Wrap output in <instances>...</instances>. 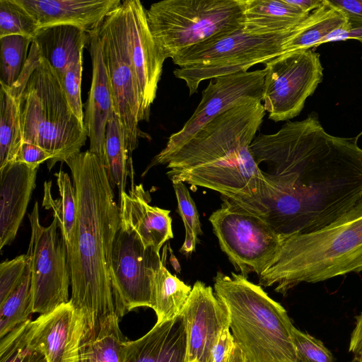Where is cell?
Listing matches in <instances>:
<instances>
[{
    "mask_svg": "<svg viewBox=\"0 0 362 362\" xmlns=\"http://www.w3.org/2000/svg\"><path fill=\"white\" fill-rule=\"evenodd\" d=\"M357 137L325 132L317 115L256 135L250 151L266 181L257 215L281 238L314 232L362 202V148Z\"/></svg>",
    "mask_w": 362,
    "mask_h": 362,
    "instance_id": "6da1fadb",
    "label": "cell"
},
{
    "mask_svg": "<svg viewBox=\"0 0 362 362\" xmlns=\"http://www.w3.org/2000/svg\"><path fill=\"white\" fill-rule=\"evenodd\" d=\"M76 199V221L66 246L70 301L84 320L83 337L116 314L112 255L121 218L104 161L89 150L66 160Z\"/></svg>",
    "mask_w": 362,
    "mask_h": 362,
    "instance_id": "7a4b0ae2",
    "label": "cell"
},
{
    "mask_svg": "<svg viewBox=\"0 0 362 362\" xmlns=\"http://www.w3.org/2000/svg\"><path fill=\"white\" fill-rule=\"evenodd\" d=\"M265 112L261 100L247 98L215 117L169 158L170 180L216 191L257 214L266 181L250 146Z\"/></svg>",
    "mask_w": 362,
    "mask_h": 362,
    "instance_id": "3957f363",
    "label": "cell"
},
{
    "mask_svg": "<svg viewBox=\"0 0 362 362\" xmlns=\"http://www.w3.org/2000/svg\"><path fill=\"white\" fill-rule=\"evenodd\" d=\"M362 272V202L323 228L282 238L273 263L259 285H275L285 296L300 283H317Z\"/></svg>",
    "mask_w": 362,
    "mask_h": 362,
    "instance_id": "277c9868",
    "label": "cell"
},
{
    "mask_svg": "<svg viewBox=\"0 0 362 362\" xmlns=\"http://www.w3.org/2000/svg\"><path fill=\"white\" fill-rule=\"evenodd\" d=\"M214 291L226 306L234 341L245 362H300L284 308L242 274L221 272Z\"/></svg>",
    "mask_w": 362,
    "mask_h": 362,
    "instance_id": "5b68a950",
    "label": "cell"
},
{
    "mask_svg": "<svg viewBox=\"0 0 362 362\" xmlns=\"http://www.w3.org/2000/svg\"><path fill=\"white\" fill-rule=\"evenodd\" d=\"M20 110L23 142L52 156L49 170L86 144L83 123L72 112L55 71L40 54L20 97Z\"/></svg>",
    "mask_w": 362,
    "mask_h": 362,
    "instance_id": "8992f818",
    "label": "cell"
},
{
    "mask_svg": "<svg viewBox=\"0 0 362 362\" xmlns=\"http://www.w3.org/2000/svg\"><path fill=\"white\" fill-rule=\"evenodd\" d=\"M243 0H164L146 10L156 43L165 59L243 25Z\"/></svg>",
    "mask_w": 362,
    "mask_h": 362,
    "instance_id": "52a82bcc",
    "label": "cell"
},
{
    "mask_svg": "<svg viewBox=\"0 0 362 362\" xmlns=\"http://www.w3.org/2000/svg\"><path fill=\"white\" fill-rule=\"evenodd\" d=\"M291 31L254 35L242 26L216 35L176 54L172 60L179 68L173 74L185 82L192 95L203 81L247 71L254 65L283 54L282 43Z\"/></svg>",
    "mask_w": 362,
    "mask_h": 362,
    "instance_id": "ba28073f",
    "label": "cell"
},
{
    "mask_svg": "<svg viewBox=\"0 0 362 362\" xmlns=\"http://www.w3.org/2000/svg\"><path fill=\"white\" fill-rule=\"evenodd\" d=\"M103 58L113 99V108L122 124L129 155L140 138H148L139 124L145 120L138 83L132 65L123 3L105 18L98 31Z\"/></svg>",
    "mask_w": 362,
    "mask_h": 362,
    "instance_id": "9c48e42d",
    "label": "cell"
},
{
    "mask_svg": "<svg viewBox=\"0 0 362 362\" xmlns=\"http://www.w3.org/2000/svg\"><path fill=\"white\" fill-rule=\"evenodd\" d=\"M209 220L221 249L243 276L261 275L276 259L282 238L261 216L224 197Z\"/></svg>",
    "mask_w": 362,
    "mask_h": 362,
    "instance_id": "30bf717a",
    "label": "cell"
},
{
    "mask_svg": "<svg viewBox=\"0 0 362 362\" xmlns=\"http://www.w3.org/2000/svg\"><path fill=\"white\" fill-rule=\"evenodd\" d=\"M31 235L27 255L31 269L33 313L47 314L69 302L71 286L66 243L58 222L40 224L38 203L28 214Z\"/></svg>",
    "mask_w": 362,
    "mask_h": 362,
    "instance_id": "8fae6325",
    "label": "cell"
},
{
    "mask_svg": "<svg viewBox=\"0 0 362 362\" xmlns=\"http://www.w3.org/2000/svg\"><path fill=\"white\" fill-rule=\"evenodd\" d=\"M265 64L262 101L274 122L298 116L323 79L320 54L312 49L283 53Z\"/></svg>",
    "mask_w": 362,
    "mask_h": 362,
    "instance_id": "7c38bea8",
    "label": "cell"
},
{
    "mask_svg": "<svg viewBox=\"0 0 362 362\" xmlns=\"http://www.w3.org/2000/svg\"><path fill=\"white\" fill-rule=\"evenodd\" d=\"M162 262L160 252L145 247L134 232L120 223L112 255L116 314L119 318L139 307L152 308L153 278Z\"/></svg>",
    "mask_w": 362,
    "mask_h": 362,
    "instance_id": "4fadbf2b",
    "label": "cell"
},
{
    "mask_svg": "<svg viewBox=\"0 0 362 362\" xmlns=\"http://www.w3.org/2000/svg\"><path fill=\"white\" fill-rule=\"evenodd\" d=\"M264 77V69L211 79L192 115L180 131L170 135L165 147L153 158L141 176L156 165L167 164L169 158L203 126L238 102L247 98L262 101Z\"/></svg>",
    "mask_w": 362,
    "mask_h": 362,
    "instance_id": "5bb4252c",
    "label": "cell"
},
{
    "mask_svg": "<svg viewBox=\"0 0 362 362\" xmlns=\"http://www.w3.org/2000/svg\"><path fill=\"white\" fill-rule=\"evenodd\" d=\"M181 315L186 327L188 362H213V348L221 332L229 328L225 304L211 286L197 281Z\"/></svg>",
    "mask_w": 362,
    "mask_h": 362,
    "instance_id": "9a60e30c",
    "label": "cell"
},
{
    "mask_svg": "<svg viewBox=\"0 0 362 362\" xmlns=\"http://www.w3.org/2000/svg\"><path fill=\"white\" fill-rule=\"evenodd\" d=\"M126 13L128 45L139 90L145 121H148L166 59L151 33L146 10L139 0L122 1Z\"/></svg>",
    "mask_w": 362,
    "mask_h": 362,
    "instance_id": "2e32d148",
    "label": "cell"
},
{
    "mask_svg": "<svg viewBox=\"0 0 362 362\" xmlns=\"http://www.w3.org/2000/svg\"><path fill=\"white\" fill-rule=\"evenodd\" d=\"M84 329L82 315L69 300L30 320L28 341L32 349L44 354L47 362H79Z\"/></svg>",
    "mask_w": 362,
    "mask_h": 362,
    "instance_id": "e0dca14e",
    "label": "cell"
},
{
    "mask_svg": "<svg viewBox=\"0 0 362 362\" xmlns=\"http://www.w3.org/2000/svg\"><path fill=\"white\" fill-rule=\"evenodd\" d=\"M35 19L40 28L76 26L89 35L97 32L120 0H16Z\"/></svg>",
    "mask_w": 362,
    "mask_h": 362,
    "instance_id": "ac0fdd59",
    "label": "cell"
},
{
    "mask_svg": "<svg viewBox=\"0 0 362 362\" xmlns=\"http://www.w3.org/2000/svg\"><path fill=\"white\" fill-rule=\"evenodd\" d=\"M119 194L121 224L134 232L145 247L160 252L163 244L173 238L170 211L151 206V197L142 184L132 182L129 193Z\"/></svg>",
    "mask_w": 362,
    "mask_h": 362,
    "instance_id": "d6986e66",
    "label": "cell"
},
{
    "mask_svg": "<svg viewBox=\"0 0 362 362\" xmlns=\"http://www.w3.org/2000/svg\"><path fill=\"white\" fill-rule=\"evenodd\" d=\"M37 169L16 161L0 169V250L17 235L35 187Z\"/></svg>",
    "mask_w": 362,
    "mask_h": 362,
    "instance_id": "ffe728a7",
    "label": "cell"
},
{
    "mask_svg": "<svg viewBox=\"0 0 362 362\" xmlns=\"http://www.w3.org/2000/svg\"><path fill=\"white\" fill-rule=\"evenodd\" d=\"M98 31L90 35L88 42L92 62V82L86 105L83 124L90 141L89 151L104 161L105 129L110 112L114 108Z\"/></svg>",
    "mask_w": 362,
    "mask_h": 362,
    "instance_id": "44dd1931",
    "label": "cell"
},
{
    "mask_svg": "<svg viewBox=\"0 0 362 362\" xmlns=\"http://www.w3.org/2000/svg\"><path fill=\"white\" fill-rule=\"evenodd\" d=\"M124 362H188L182 315L156 323L142 337L127 341Z\"/></svg>",
    "mask_w": 362,
    "mask_h": 362,
    "instance_id": "7402d4cb",
    "label": "cell"
},
{
    "mask_svg": "<svg viewBox=\"0 0 362 362\" xmlns=\"http://www.w3.org/2000/svg\"><path fill=\"white\" fill-rule=\"evenodd\" d=\"M90 37V35L76 26L57 25L40 28L32 42L61 79L83 57V49L88 44Z\"/></svg>",
    "mask_w": 362,
    "mask_h": 362,
    "instance_id": "603a6c76",
    "label": "cell"
},
{
    "mask_svg": "<svg viewBox=\"0 0 362 362\" xmlns=\"http://www.w3.org/2000/svg\"><path fill=\"white\" fill-rule=\"evenodd\" d=\"M309 14L285 0H243V25L250 34H279L292 30Z\"/></svg>",
    "mask_w": 362,
    "mask_h": 362,
    "instance_id": "cb8c5ba5",
    "label": "cell"
},
{
    "mask_svg": "<svg viewBox=\"0 0 362 362\" xmlns=\"http://www.w3.org/2000/svg\"><path fill=\"white\" fill-rule=\"evenodd\" d=\"M348 15L325 0L322 6L312 11L296 25L282 43L283 53L318 47L329 33L343 26Z\"/></svg>",
    "mask_w": 362,
    "mask_h": 362,
    "instance_id": "d4e9b609",
    "label": "cell"
},
{
    "mask_svg": "<svg viewBox=\"0 0 362 362\" xmlns=\"http://www.w3.org/2000/svg\"><path fill=\"white\" fill-rule=\"evenodd\" d=\"M104 164L112 187H115L119 193L124 192L127 177L133 180L134 170L124 131L118 116L111 111L105 134Z\"/></svg>",
    "mask_w": 362,
    "mask_h": 362,
    "instance_id": "484cf974",
    "label": "cell"
},
{
    "mask_svg": "<svg viewBox=\"0 0 362 362\" xmlns=\"http://www.w3.org/2000/svg\"><path fill=\"white\" fill-rule=\"evenodd\" d=\"M117 314L107 317L99 330L81 340L79 362H124L127 341L122 340Z\"/></svg>",
    "mask_w": 362,
    "mask_h": 362,
    "instance_id": "4316f807",
    "label": "cell"
},
{
    "mask_svg": "<svg viewBox=\"0 0 362 362\" xmlns=\"http://www.w3.org/2000/svg\"><path fill=\"white\" fill-rule=\"evenodd\" d=\"M192 288L165 267L163 261L155 274L153 282L152 309L156 323L172 320L181 314Z\"/></svg>",
    "mask_w": 362,
    "mask_h": 362,
    "instance_id": "83f0119b",
    "label": "cell"
},
{
    "mask_svg": "<svg viewBox=\"0 0 362 362\" xmlns=\"http://www.w3.org/2000/svg\"><path fill=\"white\" fill-rule=\"evenodd\" d=\"M1 83L0 90V169L16 161L23 142L20 97Z\"/></svg>",
    "mask_w": 362,
    "mask_h": 362,
    "instance_id": "f1b7e54d",
    "label": "cell"
},
{
    "mask_svg": "<svg viewBox=\"0 0 362 362\" xmlns=\"http://www.w3.org/2000/svg\"><path fill=\"white\" fill-rule=\"evenodd\" d=\"M57 179L60 199L54 200L52 197V181L44 184V199L42 206L45 209L52 208L54 218L57 219L62 235L68 246L73 237L76 221V199L73 182L69 175L59 170L54 175Z\"/></svg>",
    "mask_w": 362,
    "mask_h": 362,
    "instance_id": "f546056e",
    "label": "cell"
},
{
    "mask_svg": "<svg viewBox=\"0 0 362 362\" xmlns=\"http://www.w3.org/2000/svg\"><path fill=\"white\" fill-rule=\"evenodd\" d=\"M32 313L31 269L29 260L18 285L0 303V338L30 320Z\"/></svg>",
    "mask_w": 362,
    "mask_h": 362,
    "instance_id": "4dcf8cb0",
    "label": "cell"
},
{
    "mask_svg": "<svg viewBox=\"0 0 362 362\" xmlns=\"http://www.w3.org/2000/svg\"><path fill=\"white\" fill-rule=\"evenodd\" d=\"M32 41L21 35L0 37V83L11 87L18 80L27 62Z\"/></svg>",
    "mask_w": 362,
    "mask_h": 362,
    "instance_id": "1f68e13d",
    "label": "cell"
},
{
    "mask_svg": "<svg viewBox=\"0 0 362 362\" xmlns=\"http://www.w3.org/2000/svg\"><path fill=\"white\" fill-rule=\"evenodd\" d=\"M172 182L177 199L178 213L185 229V241L180 251L188 255L195 250L197 244L199 243L198 237L202 234L199 216L195 202L185 183Z\"/></svg>",
    "mask_w": 362,
    "mask_h": 362,
    "instance_id": "d6a6232c",
    "label": "cell"
},
{
    "mask_svg": "<svg viewBox=\"0 0 362 362\" xmlns=\"http://www.w3.org/2000/svg\"><path fill=\"white\" fill-rule=\"evenodd\" d=\"M28 320L14 328L0 341V362H47L44 354L32 349L28 341Z\"/></svg>",
    "mask_w": 362,
    "mask_h": 362,
    "instance_id": "836d02e7",
    "label": "cell"
},
{
    "mask_svg": "<svg viewBox=\"0 0 362 362\" xmlns=\"http://www.w3.org/2000/svg\"><path fill=\"white\" fill-rule=\"evenodd\" d=\"M40 28L16 0H0V37L21 35L33 40Z\"/></svg>",
    "mask_w": 362,
    "mask_h": 362,
    "instance_id": "e575fe53",
    "label": "cell"
},
{
    "mask_svg": "<svg viewBox=\"0 0 362 362\" xmlns=\"http://www.w3.org/2000/svg\"><path fill=\"white\" fill-rule=\"evenodd\" d=\"M292 332L300 362H334L332 354L320 340L295 327Z\"/></svg>",
    "mask_w": 362,
    "mask_h": 362,
    "instance_id": "d590c367",
    "label": "cell"
},
{
    "mask_svg": "<svg viewBox=\"0 0 362 362\" xmlns=\"http://www.w3.org/2000/svg\"><path fill=\"white\" fill-rule=\"evenodd\" d=\"M82 72L83 57L74 64L59 80L72 112L83 123L84 112L81 100Z\"/></svg>",
    "mask_w": 362,
    "mask_h": 362,
    "instance_id": "8d00e7d4",
    "label": "cell"
},
{
    "mask_svg": "<svg viewBox=\"0 0 362 362\" xmlns=\"http://www.w3.org/2000/svg\"><path fill=\"white\" fill-rule=\"evenodd\" d=\"M29 261L27 254L6 260L0 264V303L3 302L20 283Z\"/></svg>",
    "mask_w": 362,
    "mask_h": 362,
    "instance_id": "74e56055",
    "label": "cell"
},
{
    "mask_svg": "<svg viewBox=\"0 0 362 362\" xmlns=\"http://www.w3.org/2000/svg\"><path fill=\"white\" fill-rule=\"evenodd\" d=\"M347 15V23L327 35L319 45L325 42L349 39L357 40L362 43V17L349 13Z\"/></svg>",
    "mask_w": 362,
    "mask_h": 362,
    "instance_id": "f35d334b",
    "label": "cell"
},
{
    "mask_svg": "<svg viewBox=\"0 0 362 362\" xmlns=\"http://www.w3.org/2000/svg\"><path fill=\"white\" fill-rule=\"evenodd\" d=\"M52 158V156L42 148L27 142H23L16 161L31 168H38L45 161Z\"/></svg>",
    "mask_w": 362,
    "mask_h": 362,
    "instance_id": "ab89813d",
    "label": "cell"
},
{
    "mask_svg": "<svg viewBox=\"0 0 362 362\" xmlns=\"http://www.w3.org/2000/svg\"><path fill=\"white\" fill-rule=\"evenodd\" d=\"M235 342L229 328L220 334L212 350L213 362H226Z\"/></svg>",
    "mask_w": 362,
    "mask_h": 362,
    "instance_id": "60d3db41",
    "label": "cell"
},
{
    "mask_svg": "<svg viewBox=\"0 0 362 362\" xmlns=\"http://www.w3.org/2000/svg\"><path fill=\"white\" fill-rule=\"evenodd\" d=\"M355 325L351 334L349 351L354 354L362 349V311L355 317Z\"/></svg>",
    "mask_w": 362,
    "mask_h": 362,
    "instance_id": "b9f144b4",
    "label": "cell"
},
{
    "mask_svg": "<svg viewBox=\"0 0 362 362\" xmlns=\"http://www.w3.org/2000/svg\"><path fill=\"white\" fill-rule=\"evenodd\" d=\"M334 6L343 11L362 17V0H328Z\"/></svg>",
    "mask_w": 362,
    "mask_h": 362,
    "instance_id": "7bdbcfd3",
    "label": "cell"
},
{
    "mask_svg": "<svg viewBox=\"0 0 362 362\" xmlns=\"http://www.w3.org/2000/svg\"><path fill=\"white\" fill-rule=\"evenodd\" d=\"M288 4L295 6L305 13H310L323 5L325 0H285Z\"/></svg>",
    "mask_w": 362,
    "mask_h": 362,
    "instance_id": "ee69618b",
    "label": "cell"
},
{
    "mask_svg": "<svg viewBox=\"0 0 362 362\" xmlns=\"http://www.w3.org/2000/svg\"><path fill=\"white\" fill-rule=\"evenodd\" d=\"M226 362H245L243 354L236 344Z\"/></svg>",
    "mask_w": 362,
    "mask_h": 362,
    "instance_id": "f6af8a7d",
    "label": "cell"
},
{
    "mask_svg": "<svg viewBox=\"0 0 362 362\" xmlns=\"http://www.w3.org/2000/svg\"><path fill=\"white\" fill-rule=\"evenodd\" d=\"M349 362H362V349L353 354V358Z\"/></svg>",
    "mask_w": 362,
    "mask_h": 362,
    "instance_id": "bcb514c9",
    "label": "cell"
},
{
    "mask_svg": "<svg viewBox=\"0 0 362 362\" xmlns=\"http://www.w3.org/2000/svg\"><path fill=\"white\" fill-rule=\"evenodd\" d=\"M193 362H197V361H193Z\"/></svg>",
    "mask_w": 362,
    "mask_h": 362,
    "instance_id": "7dc6e473",
    "label": "cell"
}]
</instances>
